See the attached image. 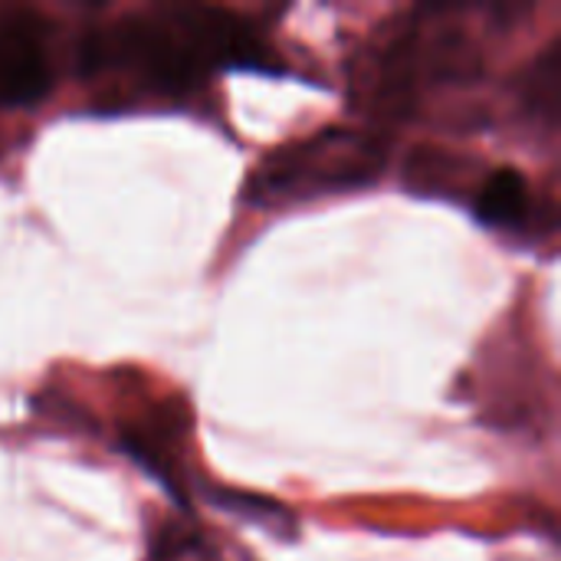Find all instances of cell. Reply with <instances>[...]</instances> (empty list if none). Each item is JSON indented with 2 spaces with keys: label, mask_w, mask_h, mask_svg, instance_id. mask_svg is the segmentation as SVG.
Returning <instances> with one entry per match:
<instances>
[{
  "label": "cell",
  "mask_w": 561,
  "mask_h": 561,
  "mask_svg": "<svg viewBox=\"0 0 561 561\" xmlns=\"http://www.w3.org/2000/svg\"><path fill=\"white\" fill-rule=\"evenodd\" d=\"M49 89L43 26L33 13L0 16V105H30Z\"/></svg>",
  "instance_id": "cell-3"
},
{
  "label": "cell",
  "mask_w": 561,
  "mask_h": 561,
  "mask_svg": "<svg viewBox=\"0 0 561 561\" xmlns=\"http://www.w3.org/2000/svg\"><path fill=\"white\" fill-rule=\"evenodd\" d=\"M523 92H526L529 108H536L539 115L556 122L561 102V43H552L539 56V62L529 69V76L523 82Z\"/></svg>",
  "instance_id": "cell-7"
},
{
  "label": "cell",
  "mask_w": 561,
  "mask_h": 561,
  "mask_svg": "<svg viewBox=\"0 0 561 561\" xmlns=\"http://www.w3.org/2000/svg\"><path fill=\"white\" fill-rule=\"evenodd\" d=\"M260 56L247 23L220 7L138 10L82 43L85 72H135L145 89L161 95H184L214 69H266Z\"/></svg>",
  "instance_id": "cell-1"
},
{
  "label": "cell",
  "mask_w": 561,
  "mask_h": 561,
  "mask_svg": "<svg viewBox=\"0 0 561 561\" xmlns=\"http://www.w3.org/2000/svg\"><path fill=\"white\" fill-rule=\"evenodd\" d=\"M388 164V145L378 135L352 128H322L302 141L270 151L253 171L243 197L256 207L302 204L355 187H368Z\"/></svg>",
  "instance_id": "cell-2"
},
{
  "label": "cell",
  "mask_w": 561,
  "mask_h": 561,
  "mask_svg": "<svg viewBox=\"0 0 561 561\" xmlns=\"http://www.w3.org/2000/svg\"><path fill=\"white\" fill-rule=\"evenodd\" d=\"M207 493H210L214 506H220V510H227V513H233L240 519H250L253 526L270 529L279 539H296L299 526H296V516H293L289 506H283V503H276L270 496H260V493H243V490H227V486L207 490Z\"/></svg>",
  "instance_id": "cell-6"
},
{
  "label": "cell",
  "mask_w": 561,
  "mask_h": 561,
  "mask_svg": "<svg viewBox=\"0 0 561 561\" xmlns=\"http://www.w3.org/2000/svg\"><path fill=\"white\" fill-rule=\"evenodd\" d=\"M470 171H473L470 158H457L444 148H414L404 164V184L417 197L457 201L460 194H467V184H473V191H477L483 181V178L473 181Z\"/></svg>",
  "instance_id": "cell-5"
},
{
  "label": "cell",
  "mask_w": 561,
  "mask_h": 561,
  "mask_svg": "<svg viewBox=\"0 0 561 561\" xmlns=\"http://www.w3.org/2000/svg\"><path fill=\"white\" fill-rule=\"evenodd\" d=\"M473 214L480 224H486L490 230L500 233H513L523 230L533 217V194H529V181L523 171L516 168H496L490 171L480 187L470 197Z\"/></svg>",
  "instance_id": "cell-4"
}]
</instances>
